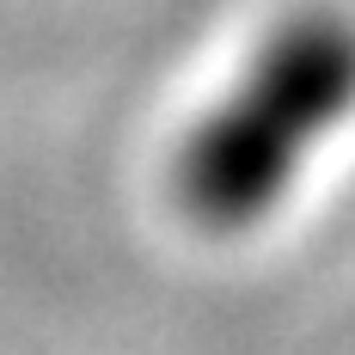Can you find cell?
Segmentation results:
<instances>
[{
	"instance_id": "obj_1",
	"label": "cell",
	"mask_w": 355,
	"mask_h": 355,
	"mask_svg": "<svg viewBox=\"0 0 355 355\" xmlns=\"http://www.w3.org/2000/svg\"><path fill=\"white\" fill-rule=\"evenodd\" d=\"M349 105H355V31L331 25V19L288 25L263 49L251 80L184 147V159H178L184 202L214 227L251 220L288 184L300 153L319 141V129Z\"/></svg>"
}]
</instances>
